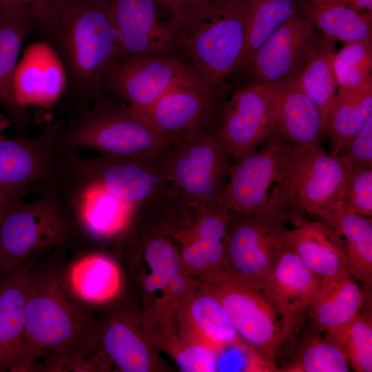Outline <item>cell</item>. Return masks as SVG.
<instances>
[{"label": "cell", "instance_id": "5b68a950", "mask_svg": "<svg viewBox=\"0 0 372 372\" xmlns=\"http://www.w3.org/2000/svg\"><path fill=\"white\" fill-rule=\"evenodd\" d=\"M161 159L169 178L165 195L172 204L189 210L225 207L231 158L215 125L172 141Z\"/></svg>", "mask_w": 372, "mask_h": 372}, {"label": "cell", "instance_id": "3957f363", "mask_svg": "<svg viewBox=\"0 0 372 372\" xmlns=\"http://www.w3.org/2000/svg\"><path fill=\"white\" fill-rule=\"evenodd\" d=\"M246 0H198L173 12L178 41L201 79L225 92L238 69L245 39Z\"/></svg>", "mask_w": 372, "mask_h": 372}, {"label": "cell", "instance_id": "f546056e", "mask_svg": "<svg viewBox=\"0 0 372 372\" xmlns=\"http://www.w3.org/2000/svg\"><path fill=\"white\" fill-rule=\"evenodd\" d=\"M335 43L318 34L304 64L296 75L300 87L317 106L326 127L338 91L332 67Z\"/></svg>", "mask_w": 372, "mask_h": 372}, {"label": "cell", "instance_id": "d6a6232c", "mask_svg": "<svg viewBox=\"0 0 372 372\" xmlns=\"http://www.w3.org/2000/svg\"><path fill=\"white\" fill-rule=\"evenodd\" d=\"M286 360L281 372H348L350 367L342 351L319 332L307 333Z\"/></svg>", "mask_w": 372, "mask_h": 372}, {"label": "cell", "instance_id": "7a4b0ae2", "mask_svg": "<svg viewBox=\"0 0 372 372\" xmlns=\"http://www.w3.org/2000/svg\"><path fill=\"white\" fill-rule=\"evenodd\" d=\"M34 29L61 63L77 112L105 96L116 41L110 0H54Z\"/></svg>", "mask_w": 372, "mask_h": 372}, {"label": "cell", "instance_id": "9c48e42d", "mask_svg": "<svg viewBox=\"0 0 372 372\" xmlns=\"http://www.w3.org/2000/svg\"><path fill=\"white\" fill-rule=\"evenodd\" d=\"M229 210V209H228ZM226 254L220 273L258 288L286 245L285 218L229 210Z\"/></svg>", "mask_w": 372, "mask_h": 372}, {"label": "cell", "instance_id": "6da1fadb", "mask_svg": "<svg viewBox=\"0 0 372 372\" xmlns=\"http://www.w3.org/2000/svg\"><path fill=\"white\" fill-rule=\"evenodd\" d=\"M100 321L68 294L61 267H33L28 285L24 351L16 371L43 361L52 371H90Z\"/></svg>", "mask_w": 372, "mask_h": 372}, {"label": "cell", "instance_id": "f1b7e54d", "mask_svg": "<svg viewBox=\"0 0 372 372\" xmlns=\"http://www.w3.org/2000/svg\"><path fill=\"white\" fill-rule=\"evenodd\" d=\"M330 226L343 247L349 271L366 297L372 287L371 217L342 211Z\"/></svg>", "mask_w": 372, "mask_h": 372}, {"label": "cell", "instance_id": "74e56055", "mask_svg": "<svg viewBox=\"0 0 372 372\" xmlns=\"http://www.w3.org/2000/svg\"><path fill=\"white\" fill-rule=\"evenodd\" d=\"M168 347L181 371L215 372L216 350L210 346L180 337H172Z\"/></svg>", "mask_w": 372, "mask_h": 372}, {"label": "cell", "instance_id": "4fadbf2b", "mask_svg": "<svg viewBox=\"0 0 372 372\" xmlns=\"http://www.w3.org/2000/svg\"><path fill=\"white\" fill-rule=\"evenodd\" d=\"M57 192L65 203L75 232L85 240H105L123 236L130 228L138 205L103 187L66 176Z\"/></svg>", "mask_w": 372, "mask_h": 372}, {"label": "cell", "instance_id": "ba28073f", "mask_svg": "<svg viewBox=\"0 0 372 372\" xmlns=\"http://www.w3.org/2000/svg\"><path fill=\"white\" fill-rule=\"evenodd\" d=\"M204 280L221 301L238 337L278 365L295 344L304 324L305 313L285 312L259 289L220 273Z\"/></svg>", "mask_w": 372, "mask_h": 372}, {"label": "cell", "instance_id": "5bb4252c", "mask_svg": "<svg viewBox=\"0 0 372 372\" xmlns=\"http://www.w3.org/2000/svg\"><path fill=\"white\" fill-rule=\"evenodd\" d=\"M224 94L203 81L188 83L169 91L141 114L172 141L214 125Z\"/></svg>", "mask_w": 372, "mask_h": 372}, {"label": "cell", "instance_id": "836d02e7", "mask_svg": "<svg viewBox=\"0 0 372 372\" xmlns=\"http://www.w3.org/2000/svg\"><path fill=\"white\" fill-rule=\"evenodd\" d=\"M371 298L358 316L335 333L324 335L344 354L349 367L356 372L372 371Z\"/></svg>", "mask_w": 372, "mask_h": 372}, {"label": "cell", "instance_id": "603a6c76", "mask_svg": "<svg viewBox=\"0 0 372 372\" xmlns=\"http://www.w3.org/2000/svg\"><path fill=\"white\" fill-rule=\"evenodd\" d=\"M286 241L320 281L350 274L342 243L326 223L302 220L287 229Z\"/></svg>", "mask_w": 372, "mask_h": 372}, {"label": "cell", "instance_id": "ee69618b", "mask_svg": "<svg viewBox=\"0 0 372 372\" xmlns=\"http://www.w3.org/2000/svg\"><path fill=\"white\" fill-rule=\"evenodd\" d=\"M11 200H0V217L9 201Z\"/></svg>", "mask_w": 372, "mask_h": 372}, {"label": "cell", "instance_id": "d4e9b609", "mask_svg": "<svg viewBox=\"0 0 372 372\" xmlns=\"http://www.w3.org/2000/svg\"><path fill=\"white\" fill-rule=\"evenodd\" d=\"M180 338L205 343L216 351L239 338L223 304L205 285H197L176 311Z\"/></svg>", "mask_w": 372, "mask_h": 372}, {"label": "cell", "instance_id": "ac0fdd59", "mask_svg": "<svg viewBox=\"0 0 372 372\" xmlns=\"http://www.w3.org/2000/svg\"><path fill=\"white\" fill-rule=\"evenodd\" d=\"M61 278L70 297L90 313L94 308L114 300L123 286L117 262L97 251L76 256L61 268Z\"/></svg>", "mask_w": 372, "mask_h": 372}, {"label": "cell", "instance_id": "83f0119b", "mask_svg": "<svg viewBox=\"0 0 372 372\" xmlns=\"http://www.w3.org/2000/svg\"><path fill=\"white\" fill-rule=\"evenodd\" d=\"M300 13L322 36L335 42L371 41L372 12H360L333 2L302 0Z\"/></svg>", "mask_w": 372, "mask_h": 372}, {"label": "cell", "instance_id": "7bdbcfd3", "mask_svg": "<svg viewBox=\"0 0 372 372\" xmlns=\"http://www.w3.org/2000/svg\"><path fill=\"white\" fill-rule=\"evenodd\" d=\"M170 8L172 13L198 0H155Z\"/></svg>", "mask_w": 372, "mask_h": 372}, {"label": "cell", "instance_id": "8fae6325", "mask_svg": "<svg viewBox=\"0 0 372 372\" xmlns=\"http://www.w3.org/2000/svg\"><path fill=\"white\" fill-rule=\"evenodd\" d=\"M278 90V85L251 82L223 101L215 131L235 161L276 134Z\"/></svg>", "mask_w": 372, "mask_h": 372}, {"label": "cell", "instance_id": "8992f818", "mask_svg": "<svg viewBox=\"0 0 372 372\" xmlns=\"http://www.w3.org/2000/svg\"><path fill=\"white\" fill-rule=\"evenodd\" d=\"M59 139L63 146L78 152L92 149L105 154L153 158L161 156L171 143L141 114L105 96L63 124Z\"/></svg>", "mask_w": 372, "mask_h": 372}, {"label": "cell", "instance_id": "d590c367", "mask_svg": "<svg viewBox=\"0 0 372 372\" xmlns=\"http://www.w3.org/2000/svg\"><path fill=\"white\" fill-rule=\"evenodd\" d=\"M216 371L278 372V366L239 338L216 351Z\"/></svg>", "mask_w": 372, "mask_h": 372}, {"label": "cell", "instance_id": "7402d4cb", "mask_svg": "<svg viewBox=\"0 0 372 372\" xmlns=\"http://www.w3.org/2000/svg\"><path fill=\"white\" fill-rule=\"evenodd\" d=\"M325 132L320 110L300 87L296 76L278 85L276 134L302 151L320 145Z\"/></svg>", "mask_w": 372, "mask_h": 372}, {"label": "cell", "instance_id": "484cf974", "mask_svg": "<svg viewBox=\"0 0 372 372\" xmlns=\"http://www.w3.org/2000/svg\"><path fill=\"white\" fill-rule=\"evenodd\" d=\"M371 297L365 296L351 274L322 280L307 317L313 330L329 335L351 322Z\"/></svg>", "mask_w": 372, "mask_h": 372}, {"label": "cell", "instance_id": "d6986e66", "mask_svg": "<svg viewBox=\"0 0 372 372\" xmlns=\"http://www.w3.org/2000/svg\"><path fill=\"white\" fill-rule=\"evenodd\" d=\"M39 253L0 278V372L16 371L23 355L28 285Z\"/></svg>", "mask_w": 372, "mask_h": 372}, {"label": "cell", "instance_id": "8d00e7d4", "mask_svg": "<svg viewBox=\"0 0 372 372\" xmlns=\"http://www.w3.org/2000/svg\"><path fill=\"white\" fill-rule=\"evenodd\" d=\"M227 240L204 238L184 243L180 258L187 273L202 274L205 278L220 271L225 260Z\"/></svg>", "mask_w": 372, "mask_h": 372}, {"label": "cell", "instance_id": "ffe728a7", "mask_svg": "<svg viewBox=\"0 0 372 372\" xmlns=\"http://www.w3.org/2000/svg\"><path fill=\"white\" fill-rule=\"evenodd\" d=\"M36 14L23 8H0V105L17 136H26L28 114L17 97L14 74L21 44L34 28Z\"/></svg>", "mask_w": 372, "mask_h": 372}, {"label": "cell", "instance_id": "b9f144b4", "mask_svg": "<svg viewBox=\"0 0 372 372\" xmlns=\"http://www.w3.org/2000/svg\"><path fill=\"white\" fill-rule=\"evenodd\" d=\"M346 6L357 12H372V0H320Z\"/></svg>", "mask_w": 372, "mask_h": 372}, {"label": "cell", "instance_id": "4dcf8cb0", "mask_svg": "<svg viewBox=\"0 0 372 372\" xmlns=\"http://www.w3.org/2000/svg\"><path fill=\"white\" fill-rule=\"evenodd\" d=\"M302 0H246L245 39L238 69L284 23L300 12Z\"/></svg>", "mask_w": 372, "mask_h": 372}, {"label": "cell", "instance_id": "4316f807", "mask_svg": "<svg viewBox=\"0 0 372 372\" xmlns=\"http://www.w3.org/2000/svg\"><path fill=\"white\" fill-rule=\"evenodd\" d=\"M371 119L372 78L356 86L338 88L327 122L329 153L338 156Z\"/></svg>", "mask_w": 372, "mask_h": 372}, {"label": "cell", "instance_id": "60d3db41", "mask_svg": "<svg viewBox=\"0 0 372 372\" xmlns=\"http://www.w3.org/2000/svg\"><path fill=\"white\" fill-rule=\"evenodd\" d=\"M54 0H0V8H23L32 11L37 16L39 15Z\"/></svg>", "mask_w": 372, "mask_h": 372}, {"label": "cell", "instance_id": "2e32d148", "mask_svg": "<svg viewBox=\"0 0 372 372\" xmlns=\"http://www.w3.org/2000/svg\"><path fill=\"white\" fill-rule=\"evenodd\" d=\"M346 181L347 170L339 157L321 145L303 151L296 188L298 211L330 225L344 210Z\"/></svg>", "mask_w": 372, "mask_h": 372}, {"label": "cell", "instance_id": "e575fe53", "mask_svg": "<svg viewBox=\"0 0 372 372\" xmlns=\"http://www.w3.org/2000/svg\"><path fill=\"white\" fill-rule=\"evenodd\" d=\"M332 67L338 89L356 86L371 79V41L344 43L334 52Z\"/></svg>", "mask_w": 372, "mask_h": 372}, {"label": "cell", "instance_id": "e0dca14e", "mask_svg": "<svg viewBox=\"0 0 372 372\" xmlns=\"http://www.w3.org/2000/svg\"><path fill=\"white\" fill-rule=\"evenodd\" d=\"M155 0H110L115 32L113 60L161 54L176 41L172 19L158 17Z\"/></svg>", "mask_w": 372, "mask_h": 372}, {"label": "cell", "instance_id": "f35d334b", "mask_svg": "<svg viewBox=\"0 0 372 372\" xmlns=\"http://www.w3.org/2000/svg\"><path fill=\"white\" fill-rule=\"evenodd\" d=\"M343 209L372 216V167L347 170Z\"/></svg>", "mask_w": 372, "mask_h": 372}, {"label": "cell", "instance_id": "30bf717a", "mask_svg": "<svg viewBox=\"0 0 372 372\" xmlns=\"http://www.w3.org/2000/svg\"><path fill=\"white\" fill-rule=\"evenodd\" d=\"M78 152L72 151L69 155V177L96 184L138 206L156 198L168 186L169 178L161 156L153 158L101 154L87 159Z\"/></svg>", "mask_w": 372, "mask_h": 372}, {"label": "cell", "instance_id": "7c38bea8", "mask_svg": "<svg viewBox=\"0 0 372 372\" xmlns=\"http://www.w3.org/2000/svg\"><path fill=\"white\" fill-rule=\"evenodd\" d=\"M105 80L107 91L141 114L172 89L203 81L190 64L161 54L112 60Z\"/></svg>", "mask_w": 372, "mask_h": 372}, {"label": "cell", "instance_id": "cb8c5ba5", "mask_svg": "<svg viewBox=\"0 0 372 372\" xmlns=\"http://www.w3.org/2000/svg\"><path fill=\"white\" fill-rule=\"evenodd\" d=\"M321 281L286 245L258 288L274 306L290 313H305Z\"/></svg>", "mask_w": 372, "mask_h": 372}, {"label": "cell", "instance_id": "52a82bcc", "mask_svg": "<svg viewBox=\"0 0 372 372\" xmlns=\"http://www.w3.org/2000/svg\"><path fill=\"white\" fill-rule=\"evenodd\" d=\"M77 240L59 194L44 189L37 198L8 202L0 217V278L40 251L68 248Z\"/></svg>", "mask_w": 372, "mask_h": 372}, {"label": "cell", "instance_id": "1f68e13d", "mask_svg": "<svg viewBox=\"0 0 372 372\" xmlns=\"http://www.w3.org/2000/svg\"><path fill=\"white\" fill-rule=\"evenodd\" d=\"M143 256L149 269L166 282L173 309L176 312L197 287L187 275L180 254L168 240L154 236L145 243Z\"/></svg>", "mask_w": 372, "mask_h": 372}, {"label": "cell", "instance_id": "ab89813d", "mask_svg": "<svg viewBox=\"0 0 372 372\" xmlns=\"http://www.w3.org/2000/svg\"><path fill=\"white\" fill-rule=\"evenodd\" d=\"M346 170L372 167V119L337 156Z\"/></svg>", "mask_w": 372, "mask_h": 372}, {"label": "cell", "instance_id": "9a60e30c", "mask_svg": "<svg viewBox=\"0 0 372 372\" xmlns=\"http://www.w3.org/2000/svg\"><path fill=\"white\" fill-rule=\"evenodd\" d=\"M300 12L284 23L258 49L245 69L253 82L278 86L296 76L304 64L318 34Z\"/></svg>", "mask_w": 372, "mask_h": 372}, {"label": "cell", "instance_id": "44dd1931", "mask_svg": "<svg viewBox=\"0 0 372 372\" xmlns=\"http://www.w3.org/2000/svg\"><path fill=\"white\" fill-rule=\"evenodd\" d=\"M97 352L102 369L107 362L124 372L153 371L156 364L151 348L133 317L117 311L100 321Z\"/></svg>", "mask_w": 372, "mask_h": 372}, {"label": "cell", "instance_id": "277c9868", "mask_svg": "<svg viewBox=\"0 0 372 372\" xmlns=\"http://www.w3.org/2000/svg\"><path fill=\"white\" fill-rule=\"evenodd\" d=\"M303 151L274 134L253 153L235 161L224 196L225 208L274 215L293 225L300 221L296 188Z\"/></svg>", "mask_w": 372, "mask_h": 372}]
</instances>
